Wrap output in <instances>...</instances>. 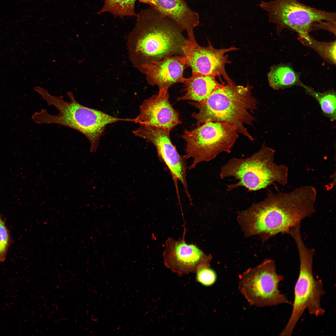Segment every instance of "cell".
<instances>
[{
  "label": "cell",
  "instance_id": "1",
  "mask_svg": "<svg viewBox=\"0 0 336 336\" xmlns=\"http://www.w3.org/2000/svg\"><path fill=\"white\" fill-rule=\"evenodd\" d=\"M317 191L306 185L288 192H269L263 200L239 212L237 220L246 237L258 235L264 241L287 234L315 212Z\"/></svg>",
  "mask_w": 336,
  "mask_h": 336
},
{
  "label": "cell",
  "instance_id": "2",
  "mask_svg": "<svg viewBox=\"0 0 336 336\" xmlns=\"http://www.w3.org/2000/svg\"><path fill=\"white\" fill-rule=\"evenodd\" d=\"M136 16L128 40L130 57L135 65L140 68L154 61L183 55L182 47L187 39L179 24L152 7Z\"/></svg>",
  "mask_w": 336,
  "mask_h": 336
},
{
  "label": "cell",
  "instance_id": "3",
  "mask_svg": "<svg viewBox=\"0 0 336 336\" xmlns=\"http://www.w3.org/2000/svg\"><path fill=\"white\" fill-rule=\"evenodd\" d=\"M34 90L48 105L56 108L58 113L52 115L46 109H42L33 114V120L39 124H56L77 131L87 138L92 153L97 150L100 138L107 125L119 121L130 120L129 119L116 117L84 106L76 100L72 91L67 92L69 99L68 101L65 100L62 96L52 95L41 87H36Z\"/></svg>",
  "mask_w": 336,
  "mask_h": 336
},
{
  "label": "cell",
  "instance_id": "4",
  "mask_svg": "<svg viewBox=\"0 0 336 336\" xmlns=\"http://www.w3.org/2000/svg\"><path fill=\"white\" fill-rule=\"evenodd\" d=\"M251 87L237 86L233 82L215 90L205 101L190 102L198 110L192 117L197 127L208 122L226 123L235 127L238 132L254 140L246 127L254 120L252 114L257 102L251 93Z\"/></svg>",
  "mask_w": 336,
  "mask_h": 336
},
{
  "label": "cell",
  "instance_id": "5",
  "mask_svg": "<svg viewBox=\"0 0 336 336\" xmlns=\"http://www.w3.org/2000/svg\"><path fill=\"white\" fill-rule=\"evenodd\" d=\"M275 151L264 143L260 149L246 158H233L221 168L220 178L233 177L238 181L227 185L226 190L244 187L249 192L264 189L276 182L283 186L287 183L288 169L274 161Z\"/></svg>",
  "mask_w": 336,
  "mask_h": 336
},
{
  "label": "cell",
  "instance_id": "6",
  "mask_svg": "<svg viewBox=\"0 0 336 336\" xmlns=\"http://www.w3.org/2000/svg\"><path fill=\"white\" fill-rule=\"evenodd\" d=\"M296 245L300 259V272L294 288V298L291 316L280 336L292 335L297 322L307 309L311 314L318 316L323 315L324 310L320 306L324 294L321 280L313 275V263L315 250L307 247L301 231L296 230L291 234Z\"/></svg>",
  "mask_w": 336,
  "mask_h": 336
},
{
  "label": "cell",
  "instance_id": "7",
  "mask_svg": "<svg viewBox=\"0 0 336 336\" xmlns=\"http://www.w3.org/2000/svg\"><path fill=\"white\" fill-rule=\"evenodd\" d=\"M236 128L228 124L208 122L192 130H185L181 135L186 142V159L192 157L189 169L198 163L208 162L223 152L230 153L238 137Z\"/></svg>",
  "mask_w": 336,
  "mask_h": 336
},
{
  "label": "cell",
  "instance_id": "8",
  "mask_svg": "<svg viewBox=\"0 0 336 336\" xmlns=\"http://www.w3.org/2000/svg\"><path fill=\"white\" fill-rule=\"evenodd\" d=\"M259 6L268 12L269 21L276 25L279 32L287 28L306 37L318 24L336 22L335 12L319 10L297 0L262 1Z\"/></svg>",
  "mask_w": 336,
  "mask_h": 336
},
{
  "label": "cell",
  "instance_id": "9",
  "mask_svg": "<svg viewBox=\"0 0 336 336\" xmlns=\"http://www.w3.org/2000/svg\"><path fill=\"white\" fill-rule=\"evenodd\" d=\"M283 278L277 273L274 261L266 259L240 276L238 288L252 306L263 307L283 303L292 305L278 289Z\"/></svg>",
  "mask_w": 336,
  "mask_h": 336
},
{
  "label": "cell",
  "instance_id": "10",
  "mask_svg": "<svg viewBox=\"0 0 336 336\" xmlns=\"http://www.w3.org/2000/svg\"><path fill=\"white\" fill-rule=\"evenodd\" d=\"M168 129L140 124L133 131L134 135L152 143L157 150L158 156L168 167L174 181L177 195H179L178 181L184 188L189 198H190L186 180V159L178 153L172 143Z\"/></svg>",
  "mask_w": 336,
  "mask_h": 336
},
{
  "label": "cell",
  "instance_id": "11",
  "mask_svg": "<svg viewBox=\"0 0 336 336\" xmlns=\"http://www.w3.org/2000/svg\"><path fill=\"white\" fill-rule=\"evenodd\" d=\"M238 49L234 47L227 49H216L208 41V46H200L195 37L187 39L182 47L183 55L187 67L192 72L214 77L222 76L227 83L232 82L225 71L226 65L230 63L226 54Z\"/></svg>",
  "mask_w": 336,
  "mask_h": 336
},
{
  "label": "cell",
  "instance_id": "12",
  "mask_svg": "<svg viewBox=\"0 0 336 336\" xmlns=\"http://www.w3.org/2000/svg\"><path fill=\"white\" fill-rule=\"evenodd\" d=\"M182 238L177 240L170 237L165 243L163 253L164 264L179 275L196 273L200 268L209 267L212 256L207 255L196 245L185 240V230Z\"/></svg>",
  "mask_w": 336,
  "mask_h": 336
},
{
  "label": "cell",
  "instance_id": "13",
  "mask_svg": "<svg viewBox=\"0 0 336 336\" xmlns=\"http://www.w3.org/2000/svg\"><path fill=\"white\" fill-rule=\"evenodd\" d=\"M168 89L159 90L157 94L144 100L140 106L139 113L133 122L166 129L170 131L180 124L178 113L169 101Z\"/></svg>",
  "mask_w": 336,
  "mask_h": 336
},
{
  "label": "cell",
  "instance_id": "14",
  "mask_svg": "<svg viewBox=\"0 0 336 336\" xmlns=\"http://www.w3.org/2000/svg\"><path fill=\"white\" fill-rule=\"evenodd\" d=\"M187 67L185 57L175 55L145 64L140 69L146 74L149 84L157 86L159 90L168 89L174 84L182 83Z\"/></svg>",
  "mask_w": 336,
  "mask_h": 336
},
{
  "label": "cell",
  "instance_id": "15",
  "mask_svg": "<svg viewBox=\"0 0 336 336\" xmlns=\"http://www.w3.org/2000/svg\"><path fill=\"white\" fill-rule=\"evenodd\" d=\"M148 4L172 19L187 32L188 38L194 37V30L199 23L198 14L192 10L184 0H139Z\"/></svg>",
  "mask_w": 336,
  "mask_h": 336
},
{
  "label": "cell",
  "instance_id": "16",
  "mask_svg": "<svg viewBox=\"0 0 336 336\" xmlns=\"http://www.w3.org/2000/svg\"><path fill=\"white\" fill-rule=\"evenodd\" d=\"M182 83L184 94L177 98L178 101L190 100L201 102L205 101L216 89L222 86L216 80L215 77L192 72L191 76L184 77Z\"/></svg>",
  "mask_w": 336,
  "mask_h": 336
},
{
  "label": "cell",
  "instance_id": "17",
  "mask_svg": "<svg viewBox=\"0 0 336 336\" xmlns=\"http://www.w3.org/2000/svg\"><path fill=\"white\" fill-rule=\"evenodd\" d=\"M270 86L278 90L294 85L303 86L304 84L299 79L298 73L288 65L281 64L272 67L268 74Z\"/></svg>",
  "mask_w": 336,
  "mask_h": 336
},
{
  "label": "cell",
  "instance_id": "18",
  "mask_svg": "<svg viewBox=\"0 0 336 336\" xmlns=\"http://www.w3.org/2000/svg\"><path fill=\"white\" fill-rule=\"evenodd\" d=\"M306 92L319 102L324 114L331 121L336 119V93L334 90L323 92L316 91L304 85Z\"/></svg>",
  "mask_w": 336,
  "mask_h": 336
},
{
  "label": "cell",
  "instance_id": "19",
  "mask_svg": "<svg viewBox=\"0 0 336 336\" xmlns=\"http://www.w3.org/2000/svg\"><path fill=\"white\" fill-rule=\"evenodd\" d=\"M137 0H105L104 5L98 12L100 14L109 12L115 17L136 16L134 8Z\"/></svg>",
  "mask_w": 336,
  "mask_h": 336
},
{
  "label": "cell",
  "instance_id": "20",
  "mask_svg": "<svg viewBox=\"0 0 336 336\" xmlns=\"http://www.w3.org/2000/svg\"><path fill=\"white\" fill-rule=\"evenodd\" d=\"M299 40L304 45L315 50L324 59L331 63L336 64V41L330 42L318 41L310 35L299 36Z\"/></svg>",
  "mask_w": 336,
  "mask_h": 336
},
{
  "label": "cell",
  "instance_id": "21",
  "mask_svg": "<svg viewBox=\"0 0 336 336\" xmlns=\"http://www.w3.org/2000/svg\"><path fill=\"white\" fill-rule=\"evenodd\" d=\"M12 242L9 231L0 213V263L5 260Z\"/></svg>",
  "mask_w": 336,
  "mask_h": 336
},
{
  "label": "cell",
  "instance_id": "22",
  "mask_svg": "<svg viewBox=\"0 0 336 336\" xmlns=\"http://www.w3.org/2000/svg\"><path fill=\"white\" fill-rule=\"evenodd\" d=\"M197 280L206 286L213 284L217 279L215 272L209 267H203L199 268L196 272Z\"/></svg>",
  "mask_w": 336,
  "mask_h": 336
}]
</instances>
